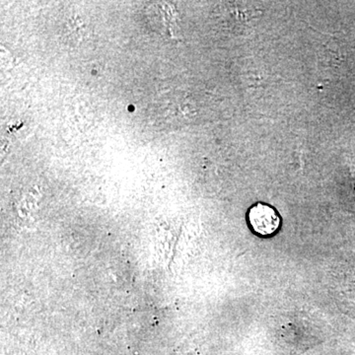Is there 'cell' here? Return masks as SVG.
I'll return each mask as SVG.
<instances>
[{"label": "cell", "mask_w": 355, "mask_h": 355, "mask_svg": "<svg viewBox=\"0 0 355 355\" xmlns=\"http://www.w3.org/2000/svg\"><path fill=\"white\" fill-rule=\"evenodd\" d=\"M248 221L254 232L260 236H272L280 227V217L277 210L265 203L258 202L248 211Z\"/></svg>", "instance_id": "cell-1"}]
</instances>
